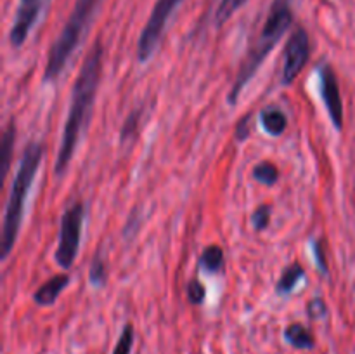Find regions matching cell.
I'll use <instances>...</instances> for the list:
<instances>
[{"label":"cell","instance_id":"cell-1","mask_svg":"<svg viewBox=\"0 0 355 354\" xmlns=\"http://www.w3.org/2000/svg\"><path fill=\"white\" fill-rule=\"evenodd\" d=\"M101 71H103V45H101V42H96L89 54H87L83 66L80 68L78 76L75 80V85H73L69 113L68 118H66L61 148H59L54 165L55 176H64V172L69 167V162H71L73 155H75L80 135H82L87 124H89L94 101H96L97 87H99Z\"/></svg>","mask_w":355,"mask_h":354},{"label":"cell","instance_id":"cell-2","mask_svg":"<svg viewBox=\"0 0 355 354\" xmlns=\"http://www.w3.org/2000/svg\"><path fill=\"white\" fill-rule=\"evenodd\" d=\"M291 23H293V12H291L290 0H274L272 7L269 10V16L266 19V24H263L262 31L257 37L255 44L248 51V56L243 61L241 69H239L238 76H236L234 85H232L231 92H229V104L238 103L239 94L248 85L253 75L259 71L260 65L272 52V49L276 47L281 37L286 33Z\"/></svg>","mask_w":355,"mask_h":354},{"label":"cell","instance_id":"cell-3","mask_svg":"<svg viewBox=\"0 0 355 354\" xmlns=\"http://www.w3.org/2000/svg\"><path fill=\"white\" fill-rule=\"evenodd\" d=\"M42 155H44V148L38 142H30L24 148L23 158L19 162V169H17L16 177H14L9 201H7L6 214H3L2 259L9 255L17 239V233H19L21 222H23L24 201H26L31 184H33L35 176H37Z\"/></svg>","mask_w":355,"mask_h":354},{"label":"cell","instance_id":"cell-4","mask_svg":"<svg viewBox=\"0 0 355 354\" xmlns=\"http://www.w3.org/2000/svg\"><path fill=\"white\" fill-rule=\"evenodd\" d=\"M99 2L101 0H76L64 28H62L58 40L54 42L51 52H49V61L44 71L45 82H52V80H55L61 75L66 62L69 61L75 49L78 47L83 33L89 28Z\"/></svg>","mask_w":355,"mask_h":354},{"label":"cell","instance_id":"cell-5","mask_svg":"<svg viewBox=\"0 0 355 354\" xmlns=\"http://www.w3.org/2000/svg\"><path fill=\"white\" fill-rule=\"evenodd\" d=\"M85 208L82 203H75L64 212L61 221V233H59L58 250H55V262L62 269H69L76 259L82 238V224Z\"/></svg>","mask_w":355,"mask_h":354},{"label":"cell","instance_id":"cell-6","mask_svg":"<svg viewBox=\"0 0 355 354\" xmlns=\"http://www.w3.org/2000/svg\"><path fill=\"white\" fill-rule=\"evenodd\" d=\"M180 2H182V0H156L155 7H153L151 10V16H149L144 30H142L141 37H139V61H148V59L155 54L156 47H158L159 40H162L163 37V31H165L166 28V23H168V19L172 17V14L175 12V9L179 7Z\"/></svg>","mask_w":355,"mask_h":354},{"label":"cell","instance_id":"cell-7","mask_svg":"<svg viewBox=\"0 0 355 354\" xmlns=\"http://www.w3.org/2000/svg\"><path fill=\"white\" fill-rule=\"evenodd\" d=\"M309 54H311V44H309V35L304 28H297L291 33L286 47H284V66H283V83L293 82L304 66L307 65Z\"/></svg>","mask_w":355,"mask_h":354},{"label":"cell","instance_id":"cell-8","mask_svg":"<svg viewBox=\"0 0 355 354\" xmlns=\"http://www.w3.org/2000/svg\"><path fill=\"white\" fill-rule=\"evenodd\" d=\"M319 78H321V97L324 101V106L328 110L333 125L340 130L343 125V104L342 96H340L338 80H336V75L331 66H322L321 71H319Z\"/></svg>","mask_w":355,"mask_h":354},{"label":"cell","instance_id":"cell-9","mask_svg":"<svg viewBox=\"0 0 355 354\" xmlns=\"http://www.w3.org/2000/svg\"><path fill=\"white\" fill-rule=\"evenodd\" d=\"M40 6L42 0H19L16 19H14L12 30H10V44L14 47H21L24 44V40L28 38V33H30L35 21H37L38 12H40Z\"/></svg>","mask_w":355,"mask_h":354},{"label":"cell","instance_id":"cell-10","mask_svg":"<svg viewBox=\"0 0 355 354\" xmlns=\"http://www.w3.org/2000/svg\"><path fill=\"white\" fill-rule=\"evenodd\" d=\"M68 283L69 278L66 276V274H55V276H52L51 280L45 281V283L35 292V302L40 305H52Z\"/></svg>","mask_w":355,"mask_h":354},{"label":"cell","instance_id":"cell-11","mask_svg":"<svg viewBox=\"0 0 355 354\" xmlns=\"http://www.w3.org/2000/svg\"><path fill=\"white\" fill-rule=\"evenodd\" d=\"M284 339L297 349H312L315 346L314 335L300 323H293V325L288 326L286 332H284Z\"/></svg>","mask_w":355,"mask_h":354},{"label":"cell","instance_id":"cell-12","mask_svg":"<svg viewBox=\"0 0 355 354\" xmlns=\"http://www.w3.org/2000/svg\"><path fill=\"white\" fill-rule=\"evenodd\" d=\"M262 127L267 134L270 135H281L288 127V118L277 108H267L262 111Z\"/></svg>","mask_w":355,"mask_h":354},{"label":"cell","instance_id":"cell-13","mask_svg":"<svg viewBox=\"0 0 355 354\" xmlns=\"http://www.w3.org/2000/svg\"><path fill=\"white\" fill-rule=\"evenodd\" d=\"M302 278H304V269H302L300 264H291V266L281 274L279 281H277L276 285V292L279 295L290 294V292H293V288L297 287V283Z\"/></svg>","mask_w":355,"mask_h":354},{"label":"cell","instance_id":"cell-14","mask_svg":"<svg viewBox=\"0 0 355 354\" xmlns=\"http://www.w3.org/2000/svg\"><path fill=\"white\" fill-rule=\"evenodd\" d=\"M200 264L205 271H208V273H218V271L224 269V250L217 245L208 246V248H205V252L201 253Z\"/></svg>","mask_w":355,"mask_h":354},{"label":"cell","instance_id":"cell-15","mask_svg":"<svg viewBox=\"0 0 355 354\" xmlns=\"http://www.w3.org/2000/svg\"><path fill=\"white\" fill-rule=\"evenodd\" d=\"M246 3V0H220L217 7V12H215V24L222 26V24L227 23L232 17V14L238 9H241Z\"/></svg>","mask_w":355,"mask_h":354},{"label":"cell","instance_id":"cell-16","mask_svg":"<svg viewBox=\"0 0 355 354\" xmlns=\"http://www.w3.org/2000/svg\"><path fill=\"white\" fill-rule=\"evenodd\" d=\"M253 177H255L259 183L266 184V186H272V184L277 183L279 179V170H277L276 165L269 162L259 163V165L253 169Z\"/></svg>","mask_w":355,"mask_h":354},{"label":"cell","instance_id":"cell-17","mask_svg":"<svg viewBox=\"0 0 355 354\" xmlns=\"http://www.w3.org/2000/svg\"><path fill=\"white\" fill-rule=\"evenodd\" d=\"M14 141H16V125L10 124L2 135V176H6L7 169H9Z\"/></svg>","mask_w":355,"mask_h":354},{"label":"cell","instance_id":"cell-18","mask_svg":"<svg viewBox=\"0 0 355 354\" xmlns=\"http://www.w3.org/2000/svg\"><path fill=\"white\" fill-rule=\"evenodd\" d=\"M132 344H134V328H132V325H125L123 332H121L120 339L114 346L113 354H130Z\"/></svg>","mask_w":355,"mask_h":354},{"label":"cell","instance_id":"cell-19","mask_svg":"<svg viewBox=\"0 0 355 354\" xmlns=\"http://www.w3.org/2000/svg\"><path fill=\"white\" fill-rule=\"evenodd\" d=\"M269 219H270V207L269 205H260L252 215V224L257 231H262L269 226Z\"/></svg>","mask_w":355,"mask_h":354},{"label":"cell","instance_id":"cell-20","mask_svg":"<svg viewBox=\"0 0 355 354\" xmlns=\"http://www.w3.org/2000/svg\"><path fill=\"white\" fill-rule=\"evenodd\" d=\"M106 281V267H104V262L96 257L92 262V267H90V283L96 285V287H101Z\"/></svg>","mask_w":355,"mask_h":354},{"label":"cell","instance_id":"cell-21","mask_svg":"<svg viewBox=\"0 0 355 354\" xmlns=\"http://www.w3.org/2000/svg\"><path fill=\"white\" fill-rule=\"evenodd\" d=\"M187 297H189V302L193 304H201L207 297V290H205V285L201 283L200 280H193L187 287Z\"/></svg>","mask_w":355,"mask_h":354},{"label":"cell","instance_id":"cell-22","mask_svg":"<svg viewBox=\"0 0 355 354\" xmlns=\"http://www.w3.org/2000/svg\"><path fill=\"white\" fill-rule=\"evenodd\" d=\"M307 311H309V316H311V318H314V319L322 318V316L326 314V304L321 301V298H314V301L309 304Z\"/></svg>","mask_w":355,"mask_h":354},{"label":"cell","instance_id":"cell-23","mask_svg":"<svg viewBox=\"0 0 355 354\" xmlns=\"http://www.w3.org/2000/svg\"><path fill=\"white\" fill-rule=\"evenodd\" d=\"M248 118H252V113L246 115V117L243 118V120L238 124V128H236V137H238L239 141H245V139L250 135V128H248L250 121H248Z\"/></svg>","mask_w":355,"mask_h":354},{"label":"cell","instance_id":"cell-24","mask_svg":"<svg viewBox=\"0 0 355 354\" xmlns=\"http://www.w3.org/2000/svg\"><path fill=\"white\" fill-rule=\"evenodd\" d=\"M314 255H315V260H318V267H321L322 273H328V266H326L324 252H322V245L319 242L314 243Z\"/></svg>","mask_w":355,"mask_h":354}]
</instances>
